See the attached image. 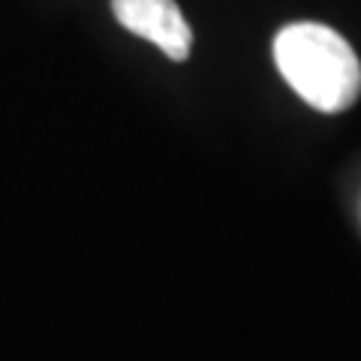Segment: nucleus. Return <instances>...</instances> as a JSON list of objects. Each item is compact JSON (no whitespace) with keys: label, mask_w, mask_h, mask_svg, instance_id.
Returning <instances> with one entry per match:
<instances>
[{"label":"nucleus","mask_w":361,"mask_h":361,"mask_svg":"<svg viewBox=\"0 0 361 361\" xmlns=\"http://www.w3.org/2000/svg\"><path fill=\"white\" fill-rule=\"evenodd\" d=\"M118 25L163 49L166 58L187 61L193 30L175 0H111Z\"/></svg>","instance_id":"2"},{"label":"nucleus","mask_w":361,"mask_h":361,"mask_svg":"<svg viewBox=\"0 0 361 361\" xmlns=\"http://www.w3.org/2000/svg\"><path fill=\"white\" fill-rule=\"evenodd\" d=\"M274 61L304 103L329 115L346 111L361 94V63L353 45L316 21H298L280 30L274 37Z\"/></svg>","instance_id":"1"}]
</instances>
